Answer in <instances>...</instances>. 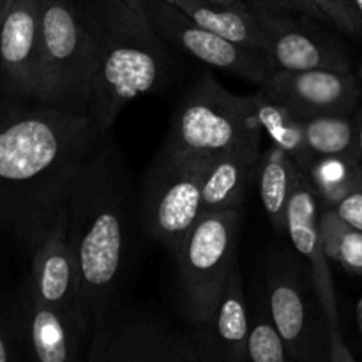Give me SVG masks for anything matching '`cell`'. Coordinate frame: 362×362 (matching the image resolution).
<instances>
[{"label":"cell","instance_id":"obj_1","mask_svg":"<svg viewBox=\"0 0 362 362\" xmlns=\"http://www.w3.org/2000/svg\"><path fill=\"white\" fill-rule=\"evenodd\" d=\"M103 133L88 117L0 98V230L30 258L66 219L74 177Z\"/></svg>","mask_w":362,"mask_h":362},{"label":"cell","instance_id":"obj_2","mask_svg":"<svg viewBox=\"0 0 362 362\" xmlns=\"http://www.w3.org/2000/svg\"><path fill=\"white\" fill-rule=\"evenodd\" d=\"M140 226V198L129 166L112 129L105 131L74 177L66 219L92 336L120 308Z\"/></svg>","mask_w":362,"mask_h":362},{"label":"cell","instance_id":"obj_3","mask_svg":"<svg viewBox=\"0 0 362 362\" xmlns=\"http://www.w3.org/2000/svg\"><path fill=\"white\" fill-rule=\"evenodd\" d=\"M81 2L94 57L90 119L110 131L133 99L165 87L172 59L147 13H136L124 0Z\"/></svg>","mask_w":362,"mask_h":362},{"label":"cell","instance_id":"obj_4","mask_svg":"<svg viewBox=\"0 0 362 362\" xmlns=\"http://www.w3.org/2000/svg\"><path fill=\"white\" fill-rule=\"evenodd\" d=\"M94 57L81 0H42L37 101L90 119Z\"/></svg>","mask_w":362,"mask_h":362},{"label":"cell","instance_id":"obj_5","mask_svg":"<svg viewBox=\"0 0 362 362\" xmlns=\"http://www.w3.org/2000/svg\"><path fill=\"white\" fill-rule=\"evenodd\" d=\"M260 129L255 94H233L211 73H204L177 106L161 151L175 156H216Z\"/></svg>","mask_w":362,"mask_h":362},{"label":"cell","instance_id":"obj_6","mask_svg":"<svg viewBox=\"0 0 362 362\" xmlns=\"http://www.w3.org/2000/svg\"><path fill=\"white\" fill-rule=\"evenodd\" d=\"M214 156H175L159 151L145 175L141 228L172 255L202 216L204 179Z\"/></svg>","mask_w":362,"mask_h":362},{"label":"cell","instance_id":"obj_7","mask_svg":"<svg viewBox=\"0 0 362 362\" xmlns=\"http://www.w3.org/2000/svg\"><path fill=\"white\" fill-rule=\"evenodd\" d=\"M239 209L202 214L173 257L191 322L202 325L218 304L230 272L235 267Z\"/></svg>","mask_w":362,"mask_h":362},{"label":"cell","instance_id":"obj_8","mask_svg":"<svg viewBox=\"0 0 362 362\" xmlns=\"http://www.w3.org/2000/svg\"><path fill=\"white\" fill-rule=\"evenodd\" d=\"M265 283V300L285 339L290 361H329L327 320L315 313L299 264L286 255H279L269 264Z\"/></svg>","mask_w":362,"mask_h":362},{"label":"cell","instance_id":"obj_9","mask_svg":"<svg viewBox=\"0 0 362 362\" xmlns=\"http://www.w3.org/2000/svg\"><path fill=\"white\" fill-rule=\"evenodd\" d=\"M90 362H200L197 338L163 320L119 310L92 336Z\"/></svg>","mask_w":362,"mask_h":362},{"label":"cell","instance_id":"obj_10","mask_svg":"<svg viewBox=\"0 0 362 362\" xmlns=\"http://www.w3.org/2000/svg\"><path fill=\"white\" fill-rule=\"evenodd\" d=\"M145 13L165 41L207 66L230 71L251 83L264 85L278 69L264 49L250 48L200 27L186 13L166 0H145Z\"/></svg>","mask_w":362,"mask_h":362},{"label":"cell","instance_id":"obj_11","mask_svg":"<svg viewBox=\"0 0 362 362\" xmlns=\"http://www.w3.org/2000/svg\"><path fill=\"white\" fill-rule=\"evenodd\" d=\"M318 209L320 205H318L317 193L306 173L300 172L296 189L290 198L285 232L288 233L297 253L306 262L318 306L324 311V317L327 320L329 338H331L329 361L352 362L354 356L346 349L341 327H339L338 300H336L334 283H332L331 267H329V257L325 255L320 232H318Z\"/></svg>","mask_w":362,"mask_h":362},{"label":"cell","instance_id":"obj_12","mask_svg":"<svg viewBox=\"0 0 362 362\" xmlns=\"http://www.w3.org/2000/svg\"><path fill=\"white\" fill-rule=\"evenodd\" d=\"M299 119L318 115H352L362 94L361 80L350 71L276 69L260 87Z\"/></svg>","mask_w":362,"mask_h":362},{"label":"cell","instance_id":"obj_13","mask_svg":"<svg viewBox=\"0 0 362 362\" xmlns=\"http://www.w3.org/2000/svg\"><path fill=\"white\" fill-rule=\"evenodd\" d=\"M251 6V4H250ZM269 42V55L279 69L350 71L345 46L322 32L311 18L300 14H274L251 6Z\"/></svg>","mask_w":362,"mask_h":362},{"label":"cell","instance_id":"obj_14","mask_svg":"<svg viewBox=\"0 0 362 362\" xmlns=\"http://www.w3.org/2000/svg\"><path fill=\"white\" fill-rule=\"evenodd\" d=\"M66 219L55 225L32 257L30 274L25 285L35 299L55 308L90 341L92 332L81 296L80 271L67 239Z\"/></svg>","mask_w":362,"mask_h":362},{"label":"cell","instance_id":"obj_15","mask_svg":"<svg viewBox=\"0 0 362 362\" xmlns=\"http://www.w3.org/2000/svg\"><path fill=\"white\" fill-rule=\"evenodd\" d=\"M42 0H14L0 27V83L7 95L37 101Z\"/></svg>","mask_w":362,"mask_h":362},{"label":"cell","instance_id":"obj_16","mask_svg":"<svg viewBox=\"0 0 362 362\" xmlns=\"http://www.w3.org/2000/svg\"><path fill=\"white\" fill-rule=\"evenodd\" d=\"M14 324L20 336L21 349L28 357L39 362H73L80 359V352L87 336L62 313L32 296L23 283L14 296Z\"/></svg>","mask_w":362,"mask_h":362},{"label":"cell","instance_id":"obj_17","mask_svg":"<svg viewBox=\"0 0 362 362\" xmlns=\"http://www.w3.org/2000/svg\"><path fill=\"white\" fill-rule=\"evenodd\" d=\"M200 362H246L250 313L244 296L243 274L239 265L232 269L218 304L207 320L197 325Z\"/></svg>","mask_w":362,"mask_h":362},{"label":"cell","instance_id":"obj_18","mask_svg":"<svg viewBox=\"0 0 362 362\" xmlns=\"http://www.w3.org/2000/svg\"><path fill=\"white\" fill-rule=\"evenodd\" d=\"M262 129L212 158L204 179L202 214L239 209L262 158Z\"/></svg>","mask_w":362,"mask_h":362},{"label":"cell","instance_id":"obj_19","mask_svg":"<svg viewBox=\"0 0 362 362\" xmlns=\"http://www.w3.org/2000/svg\"><path fill=\"white\" fill-rule=\"evenodd\" d=\"M179 7L182 13L200 27L250 48L264 49L269 53V42L260 21L247 6H225L209 0H166Z\"/></svg>","mask_w":362,"mask_h":362},{"label":"cell","instance_id":"obj_20","mask_svg":"<svg viewBox=\"0 0 362 362\" xmlns=\"http://www.w3.org/2000/svg\"><path fill=\"white\" fill-rule=\"evenodd\" d=\"M303 170L276 145L262 151L257 179L262 205L278 232L286 230V214L296 184Z\"/></svg>","mask_w":362,"mask_h":362},{"label":"cell","instance_id":"obj_21","mask_svg":"<svg viewBox=\"0 0 362 362\" xmlns=\"http://www.w3.org/2000/svg\"><path fill=\"white\" fill-rule=\"evenodd\" d=\"M255 113L262 127V133L271 138L272 145L285 151L303 172L310 168L313 156L304 141L303 119L293 115L281 103L272 101L260 90L255 94Z\"/></svg>","mask_w":362,"mask_h":362},{"label":"cell","instance_id":"obj_22","mask_svg":"<svg viewBox=\"0 0 362 362\" xmlns=\"http://www.w3.org/2000/svg\"><path fill=\"white\" fill-rule=\"evenodd\" d=\"M304 141L315 158L352 156L359 158L361 120L352 115H318L303 119Z\"/></svg>","mask_w":362,"mask_h":362},{"label":"cell","instance_id":"obj_23","mask_svg":"<svg viewBox=\"0 0 362 362\" xmlns=\"http://www.w3.org/2000/svg\"><path fill=\"white\" fill-rule=\"evenodd\" d=\"M304 173L313 186L318 202L331 207L362 186V163L352 156L315 158Z\"/></svg>","mask_w":362,"mask_h":362},{"label":"cell","instance_id":"obj_24","mask_svg":"<svg viewBox=\"0 0 362 362\" xmlns=\"http://www.w3.org/2000/svg\"><path fill=\"white\" fill-rule=\"evenodd\" d=\"M318 205V232L325 255L349 272L362 276V232L343 221L334 207L320 202Z\"/></svg>","mask_w":362,"mask_h":362},{"label":"cell","instance_id":"obj_25","mask_svg":"<svg viewBox=\"0 0 362 362\" xmlns=\"http://www.w3.org/2000/svg\"><path fill=\"white\" fill-rule=\"evenodd\" d=\"M247 357L251 362H286L290 361L286 343L276 327L265 304H257L253 317L250 318L247 332Z\"/></svg>","mask_w":362,"mask_h":362},{"label":"cell","instance_id":"obj_26","mask_svg":"<svg viewBox=\"0 0 362 362\" xmlns=\"http://www.w3.org/2000/svg\"><path fill=\"white\" fill-rule=\"evenodd\" d=\"M327 21L352 37L362 39V16L354 0H311Z\"/></svg>","mask_w":362,"mask_h":362},{"label":"cell","instance_id":"obj_27","mask_svg":"<svg viewBox=\"0 0 362 362\" xmlns=\"http://www.w3.org/2000/svg\"><path fill=\"white\" fill-rule=\"evenodd\" d=\"M11 304H0V362L20 361L23 357Z\"/></svg>","mask_w":362,"mask_h":362},{"label":"cell","instance_id":"obj_28","mask_svg":"<svg viewBox=\"0 0 362 362\" xmlns=\"http://www.w3.org/2000/svg\"><path fill=\"white\" fill-rule=\"evenodd\" d=\"M251 6L274 14H300L315 21H327L325 14L311 0H247Z\"/></svg>","mask_w":362,"mask_h":362},{"label":"cell","instance_id":"obj_29","mask_svg":"<svg viewBox=\"0 0 362 362\" xmlns=\"http://www.w3.org/2000/svg\"><path fill=\"white\" fill-rule=\"evenodd\" d=\"M334 211L343 221L362 232V186L339 200L334 205Z\"/></svg>","mask_w":362,"mask_h":362},{"label":"cell","instance_id":"obj_30","mask_svg":"<svg viewBox=\"0 0 362 362\" xmlns=\"http://www.w3.org/2000/svg\"><path fill=\"white\" fill-rule=\"evenodd\" d=\"M13 2H14V0H0V27H2L4 20H6L7 13H9Z\"/></svg>","mask_w":362,"mask_h":362},{"label":"cell","instance_id":"obj_31","mask_svg":"<svg viewBox=\"0 0 362 362\" xmlns=\"http://www.w3.org/2000/svg\"><path fill=\"white\" fill-rule=\"evenodd\" d=\"M136 13H145V0H124Z\"/></svg>","mask_w":362,"mask_h":362},{"label":"cell","instance_id":"obj_32","mask_svg":"<svg viewBox=\"0 0 362 362\" xmlns=\"http://www.w3.org/2000/svg\"><path fill=\"white\" fill-rule=\"evenodd\" d=\"M209 2H216V4H225V6H247V0H209Z\"/></svg>","mask_w":362,"mask_h":362},{"label":"cell","instance_id":"obj_33","mask_svg":"<svg viewBox=\"0 0 362 362\" xmlns=\"http://www.w3.org/2000/svg\"><path fill=\"white\" fill-rule=\"evenodd\" d=\"M356 317H357V324H359V329L362 332V299L359 300V304H357L356 308Z\"/></svg>","mask_w":362,"mask_h":362},{"label":"cell","instance_id":"obj_34","mask_svg":"<svg viewBox=\"0 0 362 362\" xmlns=\"http://www.w3.org/2000/svg\"><path fill=\"white\" fill-rule=\"evenodd\" d=\"M359 159L362 163V119H361V129H359Z\"/></svg>","mask_w":362,"mask_h":362},{"label":"cell","instance_id":"obj_35","mask_svg":"<svg viewBox=\"0 0 362 362\" xmlns=\"http://www.w3.org/2000/svg\"><path fill=\"white\" fill-rule=\"evenodd\" d=\"M354 4H356V7L359 9L361 16H362V0H354Z\"/></svg>","mask_w":362,"mask_h":362},{"label":"cell","instance_id":"obj_36","mask_svg":"<svg viewBox=\"0 0 362 362\" xmlns=\"http://www.w3.org/2000/svg\"><path fill=\"white\" fill-rule=\"evenodd\" d=\"M361 80H362V69H361ZM362 85V83H361Z\"/></svg>","mask_w":362,"mask_h":362}]
</instances>
